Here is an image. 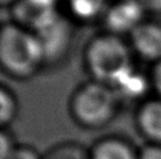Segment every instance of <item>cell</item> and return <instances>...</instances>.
I'll list each match as a JSON object with an SVG mask.
<instances>
[{
    "label": "cell",
    "mask_w": 161,
    "mask_h": 159,
    "mask_svg": "<svg viewBox=\"0 0 161 159\" xmlns=\"http://www.w3.org/2000/svg\"><path fill=\"white\" fill-rule=\"evenodd\" d=\"M45 62L36 33L19 25L0 28V66L15 77H28Z\"/></svg>",
    "instance_id": "obj_1"
},
{
    "label": "cell",
    "mask_w": 161,
    "mask_h": 159,
    "mask_svg": "<svg viewBox=\"0 0 161 159\" xmlns=\"http://www.w3.org/2000/svg\"><path fill=\"white\" fill-rule=\"evenodd\" d=\"M86 62L95 81L107 85H118L132 73L130 49L114 34L92 40L87 47Z\"/></svg>",
    "instance_id": "obj_2"
},
{
    "label": "cell",
    "mask_w": 161,
    "mask_h": 159,
    "mask_svg": "<svg viewBox=\"0 0 161 159\" xmlns=\"http://www.w3.org/2000/svg\"><path fill=\"white\" fill-rule=\"evenodd\" d=\"M118 97L107 84L94 82L82 85L72 98L71 109L75 121L88 128H99L113 119Z\"/></svg>",
    "instance_id": "obj_3"
},
{
    "label": "cell",
    "mask_w": 161,
    "mask_h": 159,
    "mask_svg": "<svg viewBox=\"0 0 161 159\" xmlns=\"http://www.w3.org/2000/svg\"><path fill=\"white\" fill-rule=\"evenodd\" d=\"M13 15L19 26L38 32L58 18L55 0H17Z\"/></svg>",
    "instance_id": "obj_4"
},
{
    "label": "cell",
    "mask_w": 161,
    "mask_h": 159,
    "mask_svg": "<svg viewBox=\"0 0 161 159\" xmlns=\"http://www.w3.org/2000/svg\"><path fill=\"white\" fill-rule=\"evenodd\" d=\"M34 33L39 40L45 61H58L66 54L71 44V26L61 17Z\"/></svg>",
    "instance_id": "obj_5"
},
{
    "label": "cell",
    "mask_w": 161,
    "mask_h": 159,
    "mask_svg": "<svg viewBox=\"0 0 161 159\" xmlns=\"http://www.w3.org/2000/svg\"><path fill=\"white\" fill-rule=\"evenodd\" d=\"M145 9L139 0H120L106 12V23L114 33H132L141 23Z\"/></svg>",
    "instance_id": "obj_6"
},
{
    "label": "cell",
    "mask_w": 161,
    "mask_h": 159,
    "mask_svg": "<svg viewBox=\"0 0 161 159\" xmlns=\"http://www.w3.org/2000/svg\"><path fill=\"white\" fill-rule=\"evenodd\" d=\"M134 49L147 60H161V26L151 22H141L130 33Z\"/></svg>",
    "instance_id": "obj_7"
},
{
    "label": "cell",
    "mask_w": 161,
    "mask_h": 159,
    "mask_svg": "<svg viewBox=\"0 0 161 159\" xmlns=\"http://www.w3.org/2000/svg\"><path fill=\"white\" fill-rule=\"evenodd\" d=\"M140 131L154 144L161 145V101L143 104L138 114Z\"/></svg>",
    "instance_id": "obj_8"
},
{
    "label": "cell",
    "mask_w": 161,
    "mask_h": 159,
    "mask_svg": "<svg viewBox=\"0 0 161 159\" xmlns=\"http://www.w3.org/2000/svg\"><path fill=\"white\" fill-rule=\"evenodd\" d=\"M92 159H138L133 149L124 141L109 138L101 141L93 149Z\"/></svg>",
    "instance_id": "obj_9"
},
{
    "label": "cell",
    "mask_w": 161,
    "mask_h": 159,
    "mask_svg": "<svg viewBox=\"0 0 161 159\" xmlns=\"http://www.w3.org/2000/svg\"><path fill=\"white\" fill-rule=\"evenodd\" d=\"M72 13L82 20H92L106 8V0H68Z\"/></svg>",
    "instance_id": "obj_10"
},
{
    "label": "cell",
    "mask_w": 161,
    "mask_h": 159,
    "mask_svg": "<svg viewBox=\"0 0 161 159\" xmlns=\"http://www.w3.org/2000/svg\"><path fill=\"white\" fill-rule=\"evenodd\" d=\"M17 114V103L13 95L0 87V126L12 122Z\"/></svg>",
    "instance_id": "obj_11"
},
{
    "label": "cell",
    "mask_w": 161,
    "mask_h": 159,
    "mask_svg": "<svg viewBox=\"0 0 161 159\" xmlns=\"http://www.w3.org/2000/svg\"><path fill=\"white\" fill-rule=\"evenodd\" d=\"M45 159H86V156L78 146L64 145L51 151Z\"/></svg>",
    "instance_id": "obj_12"
},
{
    "label": "cell",
    "mask_w": 161,
    "mask_h": 159,
    "mask_svg": "<svg viewBox=\"0 0 161 159\" xmlns=\"http://www.w3.org/2000/svg\"><path fill=\"white\" fill-rule=\"evenodd\" d=\"M9 159H41L36 150L28 146H19L14 147Z\"/></svg>",
    "instance_id": "obj_13"
},
{
    "label": "cell",
    "mask_w": 161,
    "mask_h": 159,
    "mask_svg": "<svg viewBox=\"0 0 161 159\" xmlns=\"http://www.w3.org/2000/svg\"><path fill=\"white\" fill-rule=\"evenodd\" d=\"M13 149L14 147L9 138L4 132L0 131V159H9V156Z\"/></svg>",
    "instance_id": "obj_14"
},
{
    "label": "cell",
    "mask_w": 161,
    "mask_h": 159,
    "mask_svg": "<svg viewBox=\"0 0 161 159\" xmlns=\"http://www.w3.org/2000/svg\"><path fill=\"white\" fill-rule=\"evenodd\" d=\"M138 159H161V145L154 144L145 147Z\"/></svg>",
    "instance_id": "obj_15"
},
{
    "label": "cell",
    "mask_w": 161,
    "mask_h": 159,
    "mask_svg": "<svg viewBox=\"0 0 161 159\" xmlns=\"http://www.w3.org/2000/svg\"><path fill=\"white\" fill-rule=\"evenodd\" d=\"M153 84L157 89V91L161 96V60L158 61L157 66L153 71Z\"/></svg>",
    "instance_id": "obj_16"
},
{
    "label": "cell",
    "mask_w": 161,
    "mask_h": 159,
    "mask_svg": "<svg viewBox=\"0 0 161 159\" xmlns=\"http://www.w3.org/2000/svg\"><path fill=\"white\" fill-rule=\"evenodd\" d=\"M143 9L149 11H160L161 9V0H139Z\"/></svg>",
    "instance_id": "obj_17"
},
{
    "label": "cell",
    "mask_w": 161,
    "mask_h": 159,
    "mask_svg": "<svg viewBox=\"0 0 161 159\" xmlns=\"http://www.w3.org/2000/svg\"><path fill=\"white\" fill-rule=\"evenodd\" d=\"M17 0H0V6H3V5H9L12 4L13 5Z\"/></svg>",
    "instance_id": "obj_18"
}]
</instances>
